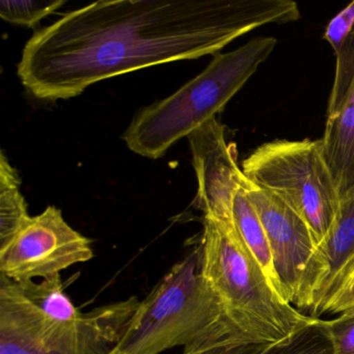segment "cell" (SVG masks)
Here are the masks:
<instances>
[{
	"label": "cell",
	"instance_id": "cell-10",
	"mask_svg": "<svg viewBox=\"0 0 354 354\" xmlns=\"http://www.w3.org/2000/svg\"><path fill=\"white\" fill-rule=\"evenodd\" d=\"M354 267V187L339 200V211L328 235L308 261L296 295V308L313 317L327 306Z\"/></svg>",
	"mask_w": 354,
	"mask_h": 354
},
{
	"label": "cell",
	"instance_id": "cell-3",
	"mask_svg": "<svg viewBox=\"0 0 354 354\" xmlns=\"http://www.w3.org/2000/svg\"><path fill=\"white\" fill-rule=\"evenodd\" d=\"M198 252L201 277L227 316L252 337L275 343L313 318L275 289L233 223L204 216Z\"/></svg>",
	"mask_w": 354,
	"mask_h": 354
},
{
	"label": "cell",
	"instance_id": "cell-12",
	"mask_svg": "<svg viewBox=\"0 0 354 354\" xmlns=\"http://www.w3.org/2000/svg\"><path fill=\"white\" fill-rule=\"evenodd\" d=\"M337 57L327 117L335 115L354 80V1L333 18L324 32Z\"/></svg>",
	"mask_w": 354,
	"mask_h": 354
},
{
	"label": "cell",
	"instance_id": "cell-14",
	"mask_svg": "<svg viewBox=\"0 0 354 354\" xmlns=\"http://www.w3.org/2000/svg\"><path fill=\"white\" fill-rule=\"evenodd\" d=\"M19 175L9 159L0 156V246L5 245L30 218L26 198L20 192Z\"/></svg>",
	"mask_w": 354,
	"mask_h": 354
},
{
	"label": "cell",
	"instance_id": "cell-17",
	"mask_svg": "<svg viewBox=\"0 0 354 354\" xmlns=\"http://www.w3.org/2000/svg\"><path fill=\"white\" fill-rule=\"evenodd\" d=\"M65 3V0H3L0 1V17L12 24L34 28L41 20L55 13Z\"/></svg>",
	"mask_w": 354,
	"mask_h": 354
},
{
	"label": "cell",
	"instance_id": "cell-2",
	"mask_svg": "<svg viewBox=\"0 0 354 354\" xmlns=\"http://www.w3.org/2000/svg\"><path fill=\"white\" fill-rule=\"evenodd\" d=\"M277 39L258 37L243 46L214 55L206 69L163 100L140 109L124 132L132 152L158 159L217 113L256 73L277 46Z\"/></svg>",
	"mask_w": 354,
	"mask_h": 354
},
{
	"label": "cell",
	"instance_id": "cell-18",
	"mask_svg": "<svg viewBox=\"0 0 354 354\" xmlns=\"http://www.w3.org/2000/svg\"><path fill=\"white\" fill-rule=\"evenodd\" d=\"M335 354H354V310L324 320Z\"/></svg>",
	"mask_w": 354,
	"mask_h": 354
},
{
	"label": "cell",
	"instance_id": "cell-20",
	"mask_svg": "<svg viewBox=\"0 0 354 354\" xmlns=\"http://www.w3.org/2000/svg\"><path fill=\"white\" fill-rule=\"evenodd\" d=\"M109 354H124L122 353V352H120L119 350L115 349V348H113V350H111V352H109Z\"/></svg>",
	"mask_w": 354,
	"mask_h": 354
},
{
	"label": "cell",
	"instance_id": "cell-19",
	"mask_svg": "<svg viewBox=\"0 0 354 354\" xmlns=\"http://www.w3.org/2000/svg\"><path fill=\"white\" fill-rule=\"evenodd\" d=\"M354 310V267L327 306L325 313L344 314Z\"/></svg>",
	"mask_w": 354,
	"mask_h": 354
},
{
	"label": "cell",
	"instance_id": "cell-15",
	"mask_svg": "<svg viewBox=\"0 0 354 354\" xmlns=\"http://www.w3.org/2000/svg\"><path fill=\"white\" fill-rule=\"evenodd\" d=\"M18 283L24 295L53 322H75L84 314L66 293L61 274L47 277L40 283L30 281Z\"/></svg>",
	"mask_w": 354,
	"mask_h": 354
},
{
	"label": "cell",
	"instance_id": "cell-11",
	"mask_svg": "<svg viewBox=\"0 0 354 354\" xmlns=\"http://www.w3.org/2000/svg\"><path fill=\"white\" fill-rule=\"evenodd\" d=\"M320 142L341 200L354 187V80L339 111L327 117Z\"/></svg>",
	"mask_w": 354,
	"mask_h": 354
},
{
	"label": "cell",
	"instance_id": "cell-9",
	"mask_svg": "<svg viewBox=\"0 0 354 354\" xmlns=\"http://www.w3.org/2000/svg\"><path fill=\"white\" fill-rule=\"evenodd\" d=\"M187 138L198 180L194 205L204 216L233 223L234 198L250 184L238 165L235 146L227 144L223 126L216 118Z\"/></svg>",
	"mask_w": 354,
	"mask_h": 354
},
{
	"label": "cell",
	"instance_id": "cell-1",
	"mask_svg": "<svg viewBox=\"0 0 354 354\" xmlns=\"http://www.w3.org/2000/svg\"><path fill=\"white\" fill-rule=\"evenodd\" d=\"M298 19L292 0L97 1L36 32L18 76L36 98L65 100L115 76L217 55L256 28Z\"/></svg>",
	"mask_w": 354,
	"mask_h": 354
},
{
	"label": "cell",
	"instance_id": "cell-6",
	"mask_svg": "<svg viewBox=\"0 0 354 354\" xmlns=\"http://www.w3.org/2000/svg\"><path fill=\"white\" fill-rule=\"evenodd\" d=\"M250 181L281 196L308 223L317 245L333 227L339 194L319 140H274L242 162Z\"/></svg>",
	"mask_w": 354,
	"mask_h": 354
},
{
	"label": "cell",
	"instance_id": "cell-8",
	"mask_svg": "<svg viewBox=\"0 0 354 354\" xmlns=\"http://www.w3.org/2000/svg\"><path fill=\"white\" fill-rule=\"evenodd\" d=\"M244 190L266 232L279 292L293 304L304 269L317 248L312 231L304 218L274 192L252 182Z\"/></svg>",
	"mask_w": 354,
	"mask_h": 354
},
{
	"label": "cell",
	"instance_id": "cell-16",
	"mask_svg": "<svg viewBox=\"0 0 354 354\" xmlns=\"http://www.w3.org/2000/svg\"><path fill=\"white\" fill-rule=\"evenodd\" d=\"M261 354H335L324 320L313 317L281 341L271 343Z\"/></svg>",
	"mask_w": 354,
	"mask_h": 354
},
{
	"label": "cell",
	"instance_id": "cell-4",
	"mask_svg": "<svg viewBox=\"0 0 354 354\" xmlns=\"http://www.w3.org/2000/svg\"><path fill=\"white\" fill-rule=\"evenodd\" d=\"M230 325L236 324L201 277L194 250L138 302L115 348L124 354H161L184 349Z\"/></svg>",
	"mask_w": 354,
	"mask_h": 354
},
{
	"label": "cell",
	"instance_id": "cell-7",
	"mask_svg": "<svg viewBox=\"0 0 354 354\" xmlns=\"http://www.w3.org/2000/svg\"><path fill=\"white\" fill-rule=\"evenodd\" d=\"M93 257L92 241L65 221L61 209L48 206L0 246V277L16 283L44 279Z\"/></svg>",
	"mask_w": 354,
	"mask_h": 354
},
{
	"label": "cell",
	"instance_id": "cell-5",
	"mask_svg": "<svg viewBox=\"0 0 354 354\" xmlns=\"http://www.w3.org/2000/svg\"><path fill=\"white\" fill-rule=\"evenodd\" d=\"M136 296L86 312L75 322L49 320L17 285L0 293V354H109L138 306Z\"/></svg>",
	"mask_w": 354,
	"mask_h": 354
},
{
	"label": "cell",
	"instance_id": "cell-13",
	"mask_svg": "<svg viewBox=\"0 0 354 354\" xmlns=\"http://www.w3.org/2000/svg\"><path fill=\"white\" fill-rule=\"evenodd\" d=\"M232 219L236 231L245 244L250 254L259 263L265 274L270 279L275 289L279 291L272 252L267 238L266 232L261 223L256 209L242 189L236 194L232 208Z\"/></svg>",
	"mask_w": 354,
	"mask_h": 354
}]
</instances>
